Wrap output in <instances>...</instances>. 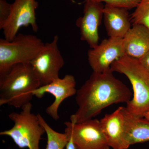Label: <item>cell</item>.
Instances as JSON below:
<instances>
[{
    "label": "cell",
    "mask_w": 149,
    "mask_h": 149,
    "mask_svg": "<svg viewBox=\"0 0 149 149\" xmlns=\"http://www.w3.org/2000/svg\"><path fill=\"white\" fill-rule=\"evenodd\" d=\"M111 69L93 72L76 94L78 109L70 117L76 123L92 119L113 104H127L132 97L130 89L115 77Z\"/></svg>",
    "instance_id": "cell-1"
},
{
    "label": "cell",
    "mask_w": 149,
    "mask_h": 149,
    "mask_svg": "<svg viewBox=\"0 0 149 149\" xmlns=\"http://www.w3.org/2000/svg\"><path fill=\"white\" fill-rule=\"evenodd\" d=\"M40 86L30 63L15 65L0 77V106L21 108L31 102L33 91Z\"/></svg>",
    "instance_id": "cell-2"
},
{
    "label": "cell",
    "mask_w": 149,
    "mask_h": 149,
    "mask_svg": "<svg viewBox=\"0 0 149 149\" xmlns=\"http://www.w3.org/2000/svg\"><path fill=\"white\" fill-rule=\"evenodd\" d=\"M113 72L124 74L133 87V96L126 104V111L137 117H144L149 111V72L138 60L124 56L112 64Z\"/></svg>",
    "instance_id": "cell-3"
},
{
    "label": "cell",
    "mask_w": 149,
    "mask_h": 149,
    "mask_svg": "<svg viewBox=\"0 0 149 149\" xmlns=\"http://www.w3.org/2000/svg\"><path fill=\"white\" fill-rule=\"evenodd\" d=\"M29 102L21 108L20 112H13L8 117L14 123L12 128L0 132V135L10 137L19 148L40 149V142L45 129L37 114L32 112Z\"/></svg>",
    "instance_id": "cell-4"
},
{
    "label": "cell",
    "mask_w": 149,
    "mask_h": 149,
    "mask_svg": "<svg viewBox=\"0 0 149 149\" xmlns=\"http://www.w3.org/2000/svg\"><path fill=\"white\" fill-rule=\"evenodd\" d=\"M45 43L37 36L18 34L12 41L0 40V77L15 65L30 63Z\"/></svg>",
    "instance_id": "cell-5"
},
{
    "label": "cell",
    "mask_w": 149,
    "mask_h": 149,
    "mask_svg": "<svg viewBox=\"0 0 149 149\" xmlns=\"http://www.w3.org/2000/svg\"><path fill=\"white\" fill-rule=\"evenodd\" d=\"M58 36L55 35L52 42L44 47L30 63L41 86L58 78L60 70L65 64L58 46Z\"/></svg>",
    "instance_id": "cell-6"
},
{
    "label": "cell",
    "mask_w": 149,
    "mask_h": 149,
    "mask_svg": "<svg viewBox=\"0 0 149 149\" xmlns=\"http://www.w3.org/2000/svg\"><path fill=\"white\" fill-rule=\"evenodd\" d=\"M71 133L76 149H110L101 127L100 120L89 119L76 123H64Z\"/></svg>",
    "instance_id": "cell-7"
},
{
    "label": "cell",
    "mask_w": 149,
    "mask_h": 149,
    "mask_svg": "<svg viewBox=\"0 0 149 149\" xmlns=\"http://www.w3.org/2000/svg\"><path fill=\"white\" fill-rule=\"evenodd\" d=\"M39 4L36 0H15L10 15L1 29L4 39L10 41L18 34L20 28L30 26L35 32L38 31L36 10Z\"/></svg>",
    "instance_id": "cell-8"
},
{
    "label": "cell",
    "mask_w": 149,
    "mask_h": 149,
    "mask_svg": "<svg viewBox=\"0 0 149 149\" xmlns=\"http://www.w3.org/2000/svg\"><path fill=\"white\" fill-rule=\"evenodd\" d=\"M124 56L123 39L109 37L88 51V61L93 72H103L111 69L112 64Z\"/></svg>",
    "instance_id": "cell-9"
},
{
    "label": "cell",
    "mask_w": 149,
    "mask_h": 149,
    "mask_svg": "<svg viewBox=\"0 0 149 149\" xmlns=\"http://www.w3.org/2000/svg\"><path fill=\"white\" fill-rule=\"evenodd\" d=\"M76 80L73 75L66 74L63 78L59 77L52 82L40 86L33 91L34 96L42 98L46 93L52 94L54 97V101L46 110L47 114L54 120H57L60 118L58 109L60 106L65 99L76 95Z\"/></svg>",
    "instance_id": "cell-10"
},
{
    "label": "cell",
    "mask_w": 149,
    "mask_h": 149,
    "mask_svg": "<svg viewBox=\"0 0 149 149\" xmlns=\"http://www.w3.org/2000/svg\"><path fill=\"white\" fill-rule=\"evenodd\" d=\"M103 3L85 0L83 15L77 19L76 25L80 29V39L91 48L98 45L99 28L103 18Z\"/></svg>",
    "instance_id": "cell-11"
},
{
    "label": "cell",
    "mask_w": 149,
    "mask_h": 149,
    "mask_svg": "<svg viewBox=\"0 0 149 149\" xmlns=\"http://www.w3.org/2000/svg\"><path fill=\"white\" fill-rule=\"evenodd\" d=\"M124 108L119 107L111 114L100 120L101 127L110 148L127 149L129 146L125 137Z\"/></svg>",
    "instance_id": "cell-12"
},
{
    "label": "cell",
    "mask_w": 149,
    "mask_h": 149,
    "mask_svg": "<svg viewBox=\"0 0 149 149\" xmlns=\"http://www.w3.org/2000/svg\"><path fill=\"white\" fill-rule=\"evenodd\" d=\"M128 10L105 5L104 24L109 37L123 39L131 28Z\"/></svg>",
    "instance_id": "cell-13"
},
{
    "label": "cell",
    "mask_w": 149,
    "mask_h": 149,
    "mask_svg": "<svg viewBox=\"0 0 149 149\" xmlns=\"http://www.w3.org/2000/svg\"><path fill=\"white\" fill-rule=\"evenodd\" d=\"M125 56L139 60L149 50V28L134 24L123 38Z\"/></svg>",
    "instance_id": "cell-14"
},
{
    "label": "cell",
    "mask_w": 149,
    "mask_h": 149,
    "mask_svg": "<svg viewBox=\"0 0 149 149\" xmlns=\"http://www.w3.org/2000/svg\"><path fill=\"white\" fill-rule=\"evenodd\" d=\"M125 137L128 146L149 141V120L128 113L124 108Z\"/></svg>",
    "instance_id": "cell-15"
},
{
    "label": "cell",
    "mask_w": 149,
    "mask_h": 149,
    "mask_svg": "<svg viewBox=\"0 0 149 149\" xmlns=\"http://www.w3.org/2000/svg\"><path fill=\"white\" fill-rule=\"evenodd\" d=\"M37 115L45 129L47 139L46 149H64L69 139L67 133L65 132L64 133L57 132L51 128L41 114L38 113Z\"/></svg>",
    "instance_id": "cell-16"
},
{
    "label": "cell",
    "mask_w": 149,
    "mask_h": 149,
    "mask_svg": "<svg viewBox=\"0 0 149 149\" xmlns=\"http://www.w3.org/2000/svg\"><path fill=\"white\" fill-rule=\"evenodd\" d=\"M130 17L133 24H143L149 28V0H141Z\"/></svg>",
    "instance_id": "cell-17"
},
{
    "label": "cell",
    "mask_w": 149,
    "mask_h": 149,
    "mask_svg": "<svg viewBox=\"0 0 149 149\" xmlns=\"http://www.w3.org/2000/svg\"><path fill=\"white\" fill-rule=\"evenodd\" d=\"M97 2L105 3L107 5L123 8L130 10L136 8L141 0H87Z\"/></svg>",
    "instance_id": "cell-18"
},
{
    "label": "cell",
    "mask_w": 149,
    "mask_h": 149,
    "mask_svg": "<svg viewBox=\"0 0 149 149\" xmlns=\"http://www.w3.org/2000/svg\"><path fill=\"white\" fill-rule=\"evenodd\" d=\"M12 4L7 0H0V29L9 17L12 10Z\"/></svg>",
    "instance_id": "cell-19"
},
{
    "label": "cell",
    "mask_w": 149,
    "mask_h": 149,
    "mask_svg": "<svg viewBox=\"0 0 149 149\" xmlns=\"http://www.w3.org/2000/svg\"><path fill=\"white\" fill-rule=\"evenodd\" d=\"M139 61L143 66L149 72V50Z\"/></svg>",
    "instance_id": "cell-20"
},
{
    "label": "cell",
    "mask_w": 149,
    "mask_h": 149,
    "mask_svg": "<svg viewBox=\"0 0 149 149\" xmlns=\"http://www.w3.org/2000/svg\"><path fill=\"white\" fill-rule=\"evenodd\" d=\"M64 132L67 133L68 137H69L68 141L66 147H65V149H76L71 133H70L68 130H65V129Z\"/></svg>",
    "instance_id": "cell-21"
},
{
    "label": "cell",
    "mask_w": 149,
    "mask_h": 149,
    "mask_svg": "<svg viewBox=\"0 0 149 149\" xmlns=\"http://www.w3.org/2000/svg\"><path fill=\"white\" fill-rule=\"evenodd\" d=\"M144 117L147 119V120H149V111L144 114Z\"/></svg>",
    "instance_id": "cell-22"
},
{
    "label": "cell",
    "mask_w": 149,
    "mask_h": 149,
    "mask_svg": "<svg viewBox=\"0 0 149 149\" xmlns=\"http://www.w3.org/2000/svg\"><path fill=\"white\" fill-rule=\"evenodd\" d=\"M70 1L72 2V3H74L75 2V0H69Z\"/></svg>",
    "instance_id": "cell-23"
}]
</instances>
